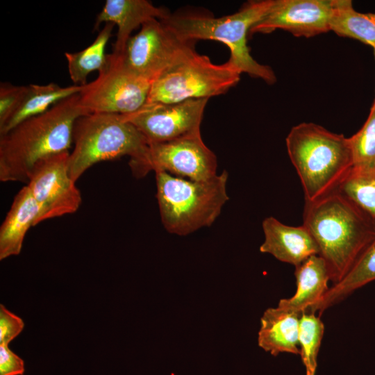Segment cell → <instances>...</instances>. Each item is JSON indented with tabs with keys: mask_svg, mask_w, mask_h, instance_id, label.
I'll use <instances>...</instances> for the list:
<instances>
[{
	"mask_svg": "<svg viewBox=\"0 0 375 375\" xmlns=\"http://www.w3.org/2000/svg\"><path fill=\"white\" fill-rule=\"evenodd\" d=\"M303 219L333 285L347 275L375 238V222L337 190L305 201Z\"/></svg>",
	"mask_w": 375,
	"mask_h": 375,
	"instance_id": "obj_1",
	"label": "cell"
},
{
	"mask_svg": "<svg viewBox=\"0 0 375 375\" xmlns=\"http://www.w3.org/2000/svg\"><path fill=\"white\" fill-rule=\"evenodd\" d=\"M84 115L78 93L0 135V181L27 184L39 160L68 151L74 124Z\"/></svg>",
	"mask_w": 375,
	"mask_h": 375,
	"instance_id": "obj_2",
	"label": "cell"
},
{
	"mask_svg": "<svg viewBox=\"0 0 375 375\" xmlns=\"http://www.w3.org/2000/svg\"><path fill=\"white\" fill-rule=\"evenodd\" d=\"M73 142L69 168L74 182L94 164L124 156H129L135 176L149 173V142L122 115L92 113L80 117L74 126Z\"/></svg>",
	"mask_w": 375,
	"mask_h": 375,
	"instance_id": "obj_3",
	"label": "cell"
},
{
	"mask_svg": "<svg viewBox=\"0 0 375 375\" xmlns=\"http://www.w3.org/2000/svg\"><path fill=\"white\" fill-rule=\"evenodd\" d=\"M285 143L305 201L336 191L353 167L349 138L320 125L303 122L293 126Z\"/></svg>",
	"mask_w": 375,
	"mask_h": 375,
	"instance_id": "obj_4",
	"label": "cell"
},
{
	"mask_svg": "<svg viewBox=\"0 0 375 375\" xmlns=\"http://www.w3.org/2000/svg\"><path fill=\"white\" fill-rule=\"evenodd\" d=\"M274 1H251L238 12L221 17L169 14L161 20L184 41L211 40L225 44L230 50L228 61L241 74L261 78L271 85L276 81L275 74L271 67L260 64L251 56L247 36L251 27L270 10Z\"/></svg>",
	"mask_w": 375,
	"mask_h": 375,
	"instance_id": "obj_5",
	"label": "cell"
},
{
	"mask_svg": "<svg viewBox=\"0 0 375 375\" xmlns=\"http://www.w3.org/2000/svg\"><path fill=\"white\" fill-rule=\"evenodd\" d=\"M155 172L161 221L170 233L186 235L210 226L229 199L226 170L205 181L185 180L165 171Z\"/></svg>",
	"mask_w": 375,
	"mask_h": 375,
	"instance_id": "obj_6",
	"label": "cell"
},
{
	"mask_svg": "<svg viewBox=\"0 0 375 375\" xmlns=\"http://www.w3.org/2000/svg\"><path fill=\"white\" fill-rule=\"evenodd\" d=\"M241 73L228 61L214 64L195 51L161 74L153 83L147 103H176L226 93Z\"/></svg>",
	"mask_w": 375,
	"mask_h": 375,
	"instance_id": "obj_7",
	"label": "cell"
},
{
	"mask_svg": "<svg viewBox=\"0 0 375 375\" xmlns=\"http://www.w3.org/2000/svg\"><path fill=\"white\" fill-rule=\"evenodd\" d=\"M152 83L127 69L122 56L111 53L97 78L81 86V105L87 115L130 114L147 103Z\"/></svg>",
	"mask_w": 375,
	"mask_h": 375,
	"instance_id": "obj_8",
	"label": "cell"
},
{
	"mask_svg": "<svg viewBox=\"0 0 375 375\" xmlns=\"http://www.w3.org/2000/svg\"><path fill=\"white\" fill-rule=\"evenodd\" d=\"M193 43L180 39L161 19H153L130 38L122 57L127 69L153 82L194 52Z\"/></svg>",
	"mask_w": 375,
	"mask_h": 375,
	"instance_id": "obj_9",
	"label": "cell"
},
{
	"mask_svg": "<svg viewBox=\"0 0 375 375\" xmlns=\"http://www.w3.org/2000/svg\"><path fill=\"white\" fill-rule=\"evenodd\" d=\"M69 153L66 151L44 158L32 169L26 185L40 209L36 225L74 213L81 204V194L69 174Z\"/></svg>",
	"mask_w": 375,
	"mask_h": 375,
	"instance_id": "obj_10",
	"label": "cell"
},
{
	"mask_svg": "<svg viewBox=\"0 0 375 375\" xmlns=\"http://www.w3.org/2000/svg\"><path fill=\"white\" fill-rule=\"evenodd\" d=\"M208 99L176 103H146L137 111L122 115L150 143L174 140L200 133Z\"/></svg>",
	"mask_w": 375,
	"mask_h": 375,
	"instance_id": "obj_11",
	"label": "cell"
},
{
	"mask_svg": "<svg viewBox=\"0 0 375 375\" xmlns=\"http://www.w3.org/2000/svg\"><path fill=\"white\" fill-rule=\"evenodd\" d=\"M215 154L204 144L201 133L174 140L149 144L148 172L165 171L192 181L217 175Z\"/></svg>",
	"mask_w": 375,
	"mask_h": 375,
	"instance_id": "obj_12",
	"label": "cell"
},
{
	"mask_svg": "<svg viewBox=\"0 0 375 375\" xmlns=\"http://www.w3.org/2000/svg\"><path fill=\"white\" fill-rule=\"evenodd\" d=\"M333 14L334 0H274L249 34L282 29L296 37L310 38L331 31Z\"/></svg>",
	"mask_w": 375,
	"mask_h": 375,
	"instance_id": "obj_13",
	"label": "cell"
},
{
	"mask_svg": "<svg viewBox=\"0 0 375 375\" xmlns=\"http://www.w3.org/2000/svg\"><path fill=\"white\" fill-rule=\"evenodd\" d=\"M265 240L260 251L273 256L279 261L294 267L308 258L319 254V247L314 238L303 226L284 224L273 217L262 221Z\"/></svg>",
	"mask_w": 375,
	"mask_h": 375,
	"instance_id": "obj_14",
	"label": "cell"
},
{
	"mask_svg": "<svg viewBox=\"0 0 375 375\" xmlns=\"http://www.w3.org/2000/svg\"><path fill=\"white\" fill-rule=\"evenodd\" d=\"M169 15L166 10L147 0H106L97 15L94 30H98L102 23L116 25L117 32L112 53L122 56L135 28L153 19H163Z\"/></svg>",
	"mask_w": 375,
	"mask_h": 375,
	"instance_id": "obj_15",
	"label": "cell"
},
{
	"mask_svg": "<svg viewBox=\"0 0 375 375\" xmlns=\"http://www.w3.org/2000/svg\"><path fill=\"white\" fill-rule=\"evenodd\" d=\"M297 290L293 296L279 301L277 307L301 315L308 312L328 290L330 276L324 260L313 255L295 267Z\"/></svg>",
	"mask_w": 375,
	"mask_h": 375,
	"instance_id": "obj_16",
	"label": "cell"
},
{
	"mask_svg": "<svg viewBox=\"0 0 375 375\" xmlns=\"http://www.w3.org/2000/svg\"><path fill=\"white\" fill-rule=\"evenodd\" d=\"M38 205L27 185L15 195L0 228V260L20 253L25 235L36 226Z\"/></svg>",
	"mask_w": 375,
	"mask_h": 375,
	"instance_id": "obj_17",
	"label": "cell"
},
{
	"mask_svg": "<svg viewBox=\"0 0 375 375\" xmlns=\"http://www.w3.org/2000/svg\"><path fill=\"white\" fill-rule=\"evenodd\" d=\"M299 317L277 306L265 310L260 318L258 346L274 356L281 353L299 354Z\"/></svg>",
	"mask_w": 375,
	"mask_h": 375,
	"instance_id": "obj_18",
	"label": "cell"
},
{
	"mask_svg": "<svg viewBox=\"0 0 375 375\" xmlns=\"http://www.w3.org/2000/svg\"><path fill=\"white\" fill-rule=\"evenodd\" d=\"M81 90V85L61 87L55 83L26 85L18 108L0 126V135L6 133L23 121L47 111L60 101L79 93Z\"/></svg>",
	"mask_w": 375,
	"mask_h": 375,
	"instance_id": "obj_19",
	"label": "cell"
},
{
	"mask_svg": "<svg viewBox=\"0 0 375 375\" xmlns=\"http://www.w3.org/2000/svg\"><path fill=\"white\" fill-rule=\"evenodd\" d=\"M375 281V238L347 275L330 287L323 298L309 312L319 316L340 303L364 285Z\"/></svg>",
	"mask_w": 375,
	"mask_h": 375,
	"instance_id": "obj_20",
	"label": "cell"
},
{
	"mask_svg": "<svg viewBox=\"0 0 375 375\" xmlns=\"http://www.w3.org/2000/svg\"><path fill=\"white\" fill-rule=\"evenodd\" d=\"M113 27L111 23L105 24L91 44L77 52L65 53L69 74L74 85L83 86L87 84L90 73L99 72L106 67L108 54L105 50Z\"/></svg>",
	"mask_w": 375,
	"mask_h": 375,
	"instance_id": "obj_21",
	"label": "cell"
},
{
	"mask_svg": "<svg viewBox=\"0 0 375 375\" xmlns=\"http://www.w3.org/2000/svg\"><path fill=\"white\" fill-rule=\"evenodd\" d=\"M331 31L375 48V13L356 11L350 0H334Z\"/></svg>",
	"mask_w": 375,
	"mask_h": 375,
	"instance_id": "obj_22",
	"label": "cell"
},
{
	"mask_svg": "<svg viewBox=\"0 0 375 375\" xmlns=\"http://www.w3.org/2000/svg\"><path fill=\"white\" fill-rule=\"evenodd\" d=\"M375 222V168L351 169L337 189Z\"/></svg>",
	"mask_w": 375,
	"mask_h": 375,
	"instance_id": "obj_23",
	"label": "cell"
},
{
	"mask_svg": "<svg viewBox=\"0 0 375 375\" xmlns=\"http://www.w3.org/2000/svg\"><path fill=\"white\" fill-rule=\"evenodd\" d=\"M324 324L320 316L312 312H304L299 317V355L306 375H315L317 357L324 333Z\"/></svg>",
	"mask_w": 375,
	"mask_h": 375,
	"instance_id": "obj_24",
	"label": "cell"
},
{
	"mask_svg": "<svg viewBox=\"0 0 375 375\" xmlns=\"http://www.w3.org/2000/svg\"><path fill=\"white\" fill-rule=\"evenodd\" d=\"M349 138L353 169L375 168V99L369 114L361 128Z\"/></svg>",
	"mask_w": 375,
	"mask_h": 375,
	"instance_id": "obj_25",
	"label": "cell"
},
{
	"mask_svg": "<svg viewBox=\"0 0 375 375\" xmlns=\"http://www.w3.org/2000/svg\"><path fill=\"white\" fill-rule=\"evenodd\" d=\"M26 85H14L8 82L0 85V126H3L18 108Z\"/></svg>",
	"mask_w": 375,
	"mask_h": 375,
	"instance_id": "obj_26",
	"label": "cell"
},
{
	"mask_svg": "<svg viewBox=\"0 0 375 375\" xmlns=\"http://www.w3.org/2000/svg\"><path fill=\"white\" fill-rule=\"evenodd\" d=\"M24 323L16 315L0 305V345H8L23 330Z\"/></svg>",
	"mask_w": 375,
	"mask_h": 375,
	"instance_id": "obj_27",
	"label": "cell"
},
{
	"mask_svg": "<svg viewBox=\"0 0 375 375\" xmlns=\"http://www.w3.org/2000/svg\"><path fill=\"white\" fill-rule=\"evenodd\" d=\"M24 360L8 345H0V375H23Z\"/></svg>",
	"mask_w": 375,
	"mask_h": 375,
	"instance_id": "obj_28",
	"label": "cell"
},
{
	"mask_svg": "<svg viewBox=\"0 0 375 375\" xmlns=\"http://www.w3.org/2000/svg\"><path fill=\"white\" fill-rule=\"evenodd\" d=\"M374 49V58H375V48H373Z\"/></svg>",
	"mask_w": 375,
	"mask_h": 375,
	"instance_id": "obj_29",
	"label": "cell"
}]
</instances>
